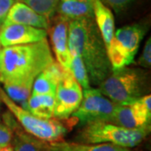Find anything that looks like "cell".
<instances>
[{
	"label": "cell",
	"instance_id": "5b68a950",
	"mask_svg": "<svg viewBox=\"0 0 151 151\" xmlns=\"http://www.w3.org/2000/svg\"><path fill=\"white\" fill-rule=\"evenodd\" d=\"M0 100L10 111L29 134L45 142L60 141L67 133V129L56 119H44L34 116L13 102L0 88Z\"/></svg>",
	"mask_w": 151,
	"mask_h": 151
},
{
	"label": "cell",
	"instance_id": "277c9868",
	"mask_svg": "<svg viewBox=\"0 0 151 151\" xmlns=\"http://www.w3.org/2000/svg\"><path fill=\"white\" fill-rule=\"evenodd\" d=\"M150 129H129L108 122H94L86 124L76 136L81 144L108 143L125 148H134L142 143Z\"/></svg>",
	"mask_w": 151,
	"mask_h": 151
},
{
	"label": "cell",
	"instance_id": "83f0119b",
	"mask_svg": "<svg viewBox=\"0 0 151 151\" xmlns=\"http://www.w3.org/2000/svg\"><path fill=\"white\" fill-rule=\"evenodd\" d=\"M2 105H3V103H2V101L0 100V113H1V111H2Z\"/></svg>",
	"mask_w": 151,
	"mask_h": 151
},
{
	"label": "cell",
	"instance_id": "4fadbf2b",
	"mask_svg": "<svg viewBox=\"0 0 151 151\" xmlns=\"http://www.w3.org/2000/svg\"><path fill=\"white\" fill-rule=\"evenodd\" d=\"M56 13L68 22L86 18L94 19L93 0H60Z\"/></svg>",
	"mask_w": 151,
	"mask_h": 151
},
{
	"label": "cell",
	"instance_id": "ac0fdd59",
	"mask_svg": "<svg viewBox=\"0 0 151 151\" xmlns=\"http://www.w3.org/2000/svg\"><path fill=\"white\" fill-rule=\"evenodd\" d=\"M49 145L55 151H133L130 148H125L108 143L81 144L77 142L60 140L50 142Z\"/></svg>",
	"mask_w": 151,
	"mask_h": 151
},
{
	"label": "cell",
	"instance_id": "6da1fadb",
	"mask_svg": "<svg viewBox=\"0 0 151 151\" xmlns=\"http://www.w3.org/2000/svg\"><path fill=\"white\" fill-rule=\"evenodd\" d=\"M68 46L70 55H77L83 60L91 85L97 86L111 74L107 49L94 19L69 22Z\"/></svg>",
	"mask_w": 151,
	"mask_h": 151
},
{
	"label": "cell",
	"instance_id": "603a6c76",
	"mask_svg": "<svg viewBox=\"0 0 151 151\" xmlns=\"http://www.w3.org/2000/svg\"><path fill=\"white\" fill-rule=\"evenodd\" d=\"M14 137L13 131L4 123L0 122V148L10 145Z\"/></svg>",
	"mask_w": 151,
	"mask_h": 151
},
{
	"label": "cell",
	"instance_id": "44dd1931",
	"mask_svg": "<svg viewBox=\"0 0 151 151\" xmlns=\"http://www.w3.org/2000/svg\"><path fill=\"white\" fill-rule=\"evenodd\" d=\"M71 60H70L69 71L73 76L75 80L78 84L81 86L82 89H86L91 87L89 76L86 71V68L83 60L77 55H70Z\"/></svg>",
	"mask_w": 151,
	"mask_h": 151
},
{
	"label": "cell",
	"instance_id": "2e32d148",
	"mask_svg": "<svg viewBox=\"0 0 151 151\" xmlns=\"http://www.w3.org/2000/svg\"><path fill=\"white\" fill-rule=\"evenodd\" d=\"M23 108L40 119H54L55 95L31 94Z\"/></svg>",
	"mask_w": 151,
	"mask_h": 151
},
{
	"label": "cell",
	"instance_id": "f1b7e54d",
	"mask_svg": "<svg viewBox=\"0 0 151 151\" xmlns=\"http://www.w3.org/2000/svg\"><path fill=\"white\" fill-rule=\"evenodd\" d=\"M0 150H1V148H0Z\"/></svg>",
	"mask_w": 151,
	"mask_h": 151
},
{
	"label": "cell",
	"instance_id": "ffe728a7",
	"mask_svg": "<svg viewBox=\"0 0 151 151\" xmlns=\"http://www.w3.org/2000/svg\"><path fill=\"white\" fill-rule=\"evenodd\" d=\"M60 0H24V4L50 21L55 16Z\"/></svg>",
	"mask_w": 151,
	"mask_h": 151
},
{
	"label": "cell",
	"instance_id": "7c38bea8",
	"mask_svg": "<svg viewBox=\"0 0 151 151\" xmlns=\"http://www.w3.org/2000/svg\"><path fill=\"white\" fill-rule=\"evenodd\" d=\"M11 24H24L46 30L50 27V21L21 2H17L13 4L1 26Z\"/></svg>",
	"mask_w": 151,
	"mask_h": 151
},
{
	"label": "cell",
	"instance_id": "9a60e30c",
	"mask_svg": "<svg viewBox=\"0 0 151 151\" xmlns=\"http://www.w3.org/2000/svg\"><path fill=\"white\" fill-rule=\"evenodd\" d=\"M93 14L97 29L101 33L106 49H108L114 35L113 13L101 0H93Z\"/></svg>",
	"mask_w": 151,
	"mask_h": 151
},
{
	"label": "cell",
	"instance_id": "8992f818",
	"mask_svg": "<svg viewBox=\"0 0 151 151\" xmlns=\"http://www.w3.org/2000/svg\"><path fill=\"white\" fill-rule=\"evenodd\" d=\"M147 28L142 24H133L119 28L114 32L112 42L107 49L112 70L132 64L145 35Z\"/></svg>",
	"mask_w": 151,
	"mask_h": 151
},
{
	"label": "cell",
	"instance_id": "3957f363",
	"mask_svg": "<svg viewBox=\"0 0 151 151\" xmlns=\"http://www.w3.org/2000/svg\"><path fill=\"white\" fill-rule=\"evenodd\" d=\"M149 80V74L144 69L125 66L112 70L97 88L115 104L121 105L132 103L148 94Z\"/></svg>",
	"mask_w": 151,
	"mask_h": 151
},
{
	"label": "cell",
	"instance_id": "5bb4252c",
	"mask_svg": "<svg viewBox=\"0 0 151 151\" xmlns=\"http://www.w3.org/2000/svg\"><path fill=\"white\" fill-rule=\"evenodd\" d=\"M64 70L54 61L35 78L31 94H52L55 90Z\"/></svg>",
	"mask_w": 151,
	"mask_h": 151
},
{
	"label": "cell",
	"instance_id": "8fae6325",
	"mask_svg": "<svg viewBox=\"0 0 151 151\" xmlns=\"http://www.w3.org/2000/svg\"><path fill=\"white\" fill-rule=\"evenodd\" d=\"M68 24L69 22L57 15L48 29L56 62L65 70H69L71 60L68 46Z\"/></svg>",
	"mask_w": 151,
	"mask_h": 151
},
{
	"label": "cell",
	"instance_id": "f546056e",
	"mask_svg": "<svg viewBox=\"0 0 151 151\" xmlns=\"http://www.w3.org/2000/svg\"><path fill=\"white\" fill-rule=\"evenodd\" d=\"M54 151H55V150H54Z\"/></svg>",
	"mask_w": 151,
	"mask_h": 151
},
{
	"label": "cell",
	"instance_id": "ba28073f",
	"mask_svg": "<svg viewBox=\"0 0 151 151\" xmlns=\"http://www.w3.org/2000/svg\"><path fill=\"white\" fill-rule=\"evenodd\" d=\"M151 96L144 95L134 102L117 105L108 123L129 129H150Z\"/></svg>",
	"mask_w": 151,
	"mask_h": 151
},
{
	"label": "cell",
	"instance_id": "7a4b0ae2",
	"mask_svg": "<svg viewBox=\"0 0 151 151\" xmlns=\"http://www.w3.org/2000/svg\"><path fill=\"white\" fill-rule=\"evenodd\" d=\"M55 61L47 39L2 49L0 82L35 80Z\"/></svg>",
	"mask_w": 151,
	"mask_h": 151
},
{
	"label": "cell",
	"instance_id": "d6986e66",
	"mask_svg": "<svg viewBox=\"0 0 151 151\" xmlns=\"http://www.w3.org/2000/svg\"><path fill=\"white\" fill-rule=\"evenodd\" d=\"M34 81L35 80L4 82L2 84L4 86V91L7 94V96L13 102L17 104H20V107L24 108L29 96L31 95Z\"/></svg>",
	"mask_w": 151,
	"mask_h": 151
},
{
	"label": "cell",
	"instance_id": "cb8c5ba5",
	"mask_svg": "<svg viewBox=\"0 0 151 151\" xmlns=\"http://www.w3.org/2000/svg\"><path fill=\"white\" fill-rule=\"evenodd\" d=\"M14 3V0H0V26L4 24L9 11Z\"/></svg>",
	"mask_w": 151,
	"mask_h": 151
},
{
	"label": "cell",
	"instance_id": "e0dca14e",
	"mask_svg": "<svg viewBox=\"0 0 151 151\" xmlns=\"http://www.w3.org/2000/svg\"><path fill=\"white\" fill-rule=\"evenodd\" d=\"M18 126L16 124L12 129L13 133H14V137H13L12 140L14 151H54L50 147L48 142L29 134Z\"/></svg>",
	"mask_w": 151,
	"mask_h": 151
},
{
	"label": "cell",
	"instance_id": "7402d4cb",
	"mask_svg": "<svg viewBox=\"0 0 151 151\" xmlns=\"http://www.w3.org/2000/svg\"><path fill=\"white\" fill-rule=\"evenodd\" d=\"M138 65L142 68L148 69L151 66V38L150 37L146 41L145 47L143 49L142 54L139 58Z\"/></svg>",
	"mask_w": 151,
	"mask_h": 151
},
{
	"label": "cell",
	"instance_id": "30bf717a",
	"mask_svg": "<svg viewBox=\"0 0 151 151\" xmlns=\"http://www.w3.org/2000/svg\"><path fill=\"white\" fill-rule=\"evenodd\" d=\"M47 30L24 24H11L1 26L0 45L4 47L39 42L46 39Z\"/></svg>",
	"mask_w": 151,
	"mask_h": 151
},
{
	"label": "cell",
	"instance_id": "484cf974",
	"mask_svg": "<svg viewBox=\"0 0 151 151\" xmlns=\"http://www.w3.org/2000/svg\"><path fill=\"white\" fill-rule=\"evenodd\" d=\"M0 151H14V149H13V147L12 145H8L4 147V148H2Z\"/></svg>",
	"mask_w": 151,
	"mask_h": 151
},
{
	"label": "cell",
	"instance_id": "52a82bcc",
	"mask_svg": "<svg viewBox=\"0 0 151 151\" xmlns=\"http://www.w3.org/2000/svg\"><path fill=\"white\" fill-rule=\"evenodd\" d=\"M117 104L105 97L97 87L83 89L79 107L70 118L81 126L94 122H109Z\"/></svg>",
	"mask_w": 151,
	"mask_h": 151
},
{
	"label": "cell",
	"instance_id": "9c48e42d",
	"mask_svg": "<svg viewBox=\"0 0 151 151\" xmlns=\"http://www.w3.org/2000/svg\"><path fill=\"white\" fill-rule=\"evenodd\" d=\"M83 89L69 70L63 71L55 93L54 119H67L79 107Z\"/></svg>",
	"mask_w": 151,
	"mask_h": 151
},
{
	"label": "cell",
	"instance_id": "d4e9b609",
	"mask_svg": "<svg viewBox=\"0 0 151 151\" xmlns=\"http://www.w3.org/2000/svg\"><path fill=\"white\" fill-rule=\"evenodd\" d=\"M105 5L110 6L114 10L119 12L124 9L132 0H101Z\"/></svg>",
	"mask_w": 151,
	"mask_h": 151
},
{
	"label": "cell",
	"instance_id": "4316f807",
	"mask_svg": "<svg viewBox=\"0 0 151 151\" xmlns=\"http://www.w3.org/2000/svg\"><path fill=\"white\" fill-rule=\"evenodd\" d=\"M2 49H3V47L0 45V67H1V55H2Z\"/></svg>",
	"mask_w": 151,
	"mask_h": 151
}]
</instances>
